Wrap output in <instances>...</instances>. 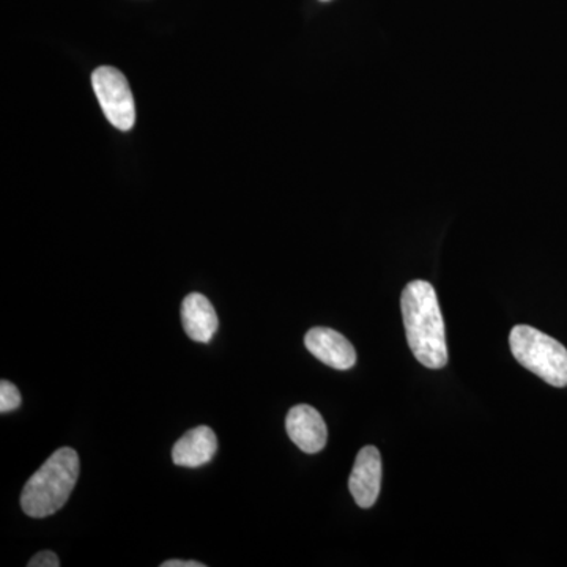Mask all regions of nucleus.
I'll return each mask as SVG.
<instances>
[{"label": "nucleus", "mask_w": 567, "mask_h": 567, "mask_svg": "<svg viewBox=\"0 0 567 567\" xmlns=\"http://www.w3.org/2000/svg\"><path fill=\"white\" fill-rule=\"evenodd\" d=\"M402 317L410 350L421 364L442 369L447 363L445 320L434 286L427 281L406 284L401 298Z\"/></svg>", "instance_id": "f257e3e1"}, {"label": "nucleus", "mask_w": 567, "mask_h": 567, "mask_svg": "<svg viewBox=\"0 0 567 567\" xmlns=\"http://www.w3.org/2000/svg\"><path fill=\"white\" fill-rule=\"evenodd\" d=\"M80 456L71 447H61L33 473L21 494L22 511L29 517L44 518L69 502L80 477Z\"/></svg>", "instance_id": "f03ea898"}, {"label": "nucleus", "mask_w": 567, "mask_h": 567, "mask_svg": "<svg viewBox=\"0 0 567 567\" xmlns=\"http://www.w3.org/2000/svg\"><path fill=\"white\" fill-rule=\"evenodd\" d=\"M511 352L514 358L555 388L567 386V349L557 339L528 327L517 324L509 334Z\"/></svg>", "instance_id": "7ed1b4c3"}, {"label": "nucleus", "mask_w": 567, "mask_h": 567, "mask_svg": "<svg viewBox=\"0 0 567 567\" xmlns=\"http://www.w3.org/2000/svg\"><path fill=\"white\" fill-rule=\"evenodd\" d=\"M92 87L107 121L122 132H130L136 123V107L128 81L114 66L93 71Z\"/></svg>", "instance_id": "20e7f679"}, {"label": "nucleus", "mask_w": 567, "mask_h": 567, "mask_svg": "<svg viewBox=\"0 0 567 567\" xmlns=\"http://www.w3.org/2000/svg\"><path fill=\"white\" fill-rule=\"evenodd\" d=\"M382 487V456L375 446H364L354 461L349 488L354 502L363 509L375 505Z\"/></svg>", "instance_id": "39448f33"}, {"label": "nucleus", "mask_w": 567, "mask_h": 567, "mask_svg": "<svg viewBox=\"0 0 567 567\" xmlns=\"http://www.w3.org/2000/svg\"><path fill=\"white\" fill-rule=\"evenodd\" d=\"M305 346L317 360L338 371H349L357 363L352 342L331 328H312L305 336Z\"/></svg>", "instance_id": "423d86ee"}, {"label": "nucleus", "mask_w": 567, "mask_h": 567, "mask_svg": "<svg viewBox=\"0 0 567 567\" xmlns=\"http://www.w3.org/2000/svg\"><path fill=\"white\" fill-rule=\"evenodd\" d=\"M286 429L290 440L305 453H319L327 445V424L315 406H293L287 415Z\"/></svg>", "instance_id": "0eeeda50"}, {"label": "nucleus", "mask_w": 567, "mask_h": 567, "mask_svg": "<svg viewBox=\"0 0 567 567\" xmlns=\"http://www.w3.org/2000/svg\"><path fill=\"white\" fill-rule=\"evenodd\" d=\"M218 451V439L208 425L192 429L174 445L173 461L185 468L208 464Z\"/></svg>", "instance_id": "6e6552de"}, {"label": "nucleus", "mask_w": 567, "mask_h": 567, "mask_svg": "<svg viewBox=\"0 0 567 567\" xmlns=\"http://www.w3.org/2000/svg\"><path fill=\"white\" fill-rule=\"evenodd\" d=\"M182 323L193 341L208 344L218 331L215 308L203 293H189L182 303Z\"/></svg>", "instance_id": "1a4fd4ad"}, {"label": "nucleus", "mask_w": 567, "mask_h": 567, "mask_svg": "<svg viewBox=\"0 0 567 567\" xmlns=\"http://www.w3.org/2000/svg\"><path fill=\"white\" fill-rule=\"evenodd\" d=\"M21 405V393L17 386L7 380L0 382V412L9 413Z\"/></svg>", "instance_id": "9d476101"}, {"label": "nucleus", "mask_w": 567, "mask_h": 567, "mask_svg": "<svg viewBox=\"0 0 567 567\" xmlns=\"http://www.w3.org/2000/svg\"><path fill=\"white\" fill-rule=\"evenodd\" d=\"M29 567H59L61 566V561H59L58 555L54 551L44 550L37 554L35 557L31 558V561L28 563Z\"/></svg>", "instance_id": "9b49d317"}, {"label": "nucleus", "mask_w": 567, "mask_h": 567, "mask_svg": "<svg viewBox=\"0 0 567 567\" xmlns=\"http://www.w3.org/2000/svg\"><path fill=\"white\" fill-rule=\"evenodd\" d=\"M203 563L197 561H182V559H169L164 561L162 567H204Z\"/></svg>", "instance_id": "f8f14e48"}, {"label": "nucleus", "mask_w": 567, "mask_h": 567, "mask_svg": "<svg viewBox=\"0 0 567 567\" xmlns=\"http://www.w3.org/2000/svg\"><path fill=\"white\" fill-rule=\"evenodd\" d=\"M322 2H328V0H322Z\"/></svg>", "instance_id": "ddd939ff"}]
</instances>
